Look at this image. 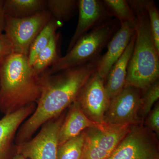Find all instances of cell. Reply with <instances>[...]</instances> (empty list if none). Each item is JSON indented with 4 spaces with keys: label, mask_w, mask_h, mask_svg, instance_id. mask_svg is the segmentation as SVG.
Segmentation results:
<instances>
[{
    "label": "cell",
    "mask_w": 159,
    "mask_h": 159,
    "mask_svg": "<svg viewBox=\"0 0 159 159\" xmlns=\"http://www.w3.org/2000/svg\"><path fill=\"white\" fill-rule=\"evenodd\" d=\"M106 8L112 17L119 21L120 25L126 22H133L135 16L126 0H103Z\"/></svg>",
    "instance_id": "ffe728a7"
},
{
    "label": "cell",
    "mask_w": 159,
    "mask_h": 159,
    "mask_svg": "<svg viewBox=\"0 0 159 159\" xmlns=\"http://www.w3.org/2000/svg\"><path fill=\"white\" fill-rule=\"evenodd\" d=\"M128 1L135 16V41L129 63L125 86L145 92L159 77V52L151 32L146 0Z\"/></svg>",
    "instance_id": "7a4b0ae2"
},
{
    "label": "cell",
    "mask_w": 159,
    "mask_h": 159,
    "mask_svg": "<svg viewBox=\"0 0 159 159\" xmlns=\"http://www.w3.org/2000/svg\"><path fill=\"white\" fill-rule=\"evenodd\" d=\"M107 159H159L157 136L143 123L132 125Z\"/></svg>",
    "instance_id": "5b68a950"
},
{
    "label": "cell",
    "mask_w": 159,
    "mask_h": 159,
    "mask_svg": "<svg viewBox=\"0 0 159 159\" xmlns=\"http://www.w3.org/2000/svg\"><path fill=\"white\" fill-rule=\"evenodd\" d=\"M12 159H29L25 157L24 156L20 154L16 153L15 155L14 156V157L12 158Z\"/></svg>",
    "instance_id": "4316f807"
},
{
    "label": "cell",
    "mask_w": 159,
    "mask_h": 159,
    "mask_svg": "<svg viewBox=\"0 0 159 159\" xmlns=\"http://www.w3.org/2000/svg\"><path fill=\"white\" fill-rule=\"evenodd\" d=\"M79 17L77 28L70 40L67 52L84 34L98 26L112 19L102 1H78Z\"/></svg>",
    "instance_id": "30bf717a"
},
{
    "label": "cell",
    "mask_w": 159,
    "mask_h": 159,
    "mask_svg": "<svg viewBox=\"0 0 159 159\" xmlns=\"http://www.w3.org/2000/svg\"><path fill=\"white\" fill-rule=\"evenodd\" d=\"M66 114L49 120L36 136L16 145V153L29 159H57L58 135Z\"/></svg>",
    "instance_id": "52a82bcc"
},
{
    "label": "cell",
    "mask_w": 159,
    "mask_h": 159,
    "mask_svg": "<svg viewBox=\"0 0 159 159\" xmlns=\"http://www.w3.org/2000/svg\"><path fill=\"white\" fill-rule=\"evenodd\" d=\"M159 98V82L158 80L142 93L139 116L143 123Z\"/></svg>",
    "instance_id": "7402d4cb"
},
{
    "label": "cell",
    "mask_w": 159,
    "mask_h": 159,
    "mask_svg": "<svg viewBox=\"0 0 159 159\" xmlns=\"http://www.w3.org/2000/svg\"><path fill=\"white\" fill-rule=\"evenodd\" d=\"M99 57L56 74L44 72L41 75V92L36 102V108L19 129L15 140L16 145L29 141L40 127L62 113L76 101L84 86L97 72Z\"/></svg>",
    "instance_id": "6da1fadb"
},
{
    "label": "cell",
    "mask_w": 159,
    "mask_h": 159,
    "mask_svg": "<svg viewBox=\"0 0 159 159\" xmlns=\"http://www.w3.org/2000/svg\"><path fill=\"white\" fill-rule=\"evenodd\" d=\"M62 24L52 17L47 25L36 36L31 44L28 55L30 65H33L39 54L48 45L56 34L57 29L62 27Z\"/></svg>",
    "instance_id": "e0dca14e"
},
{
    "label": "cell",
    "mask_w": 159,
    "mask_h": 159,
    "mask_svg": "<svg viewBox=\"0 0 159 159\" xmlns=\"http://www.w3.org/2000/svg\"><path fill=\"white\" fill-rule=\"evenodd\" d=\"M68 108L60 128L57 139L58 146L98 123L91 121L86 116L77 100Z\"/></svg>",
    "instance_id": "5bb4252c"
},
{
    "label": "cell",
    "mask_w": 159,
    "mask_h": 159,
    "mask_svg": "<svg viewBox=\"0 0 159 159\" xmlns=\"http://www.w3.org/2000/svg\"><path fill=\"white\" fill-rule=\"evenodd\" d=\"M47 10L46 0H4L5 16L24 18Z\"/></svg>",
    "instance_id": "2e32d148"
},
{
    "label": "cell",
    "mask_w": 159,
    "mask_h": 159,
    "mask_svg": "<svg viewBox=\"0 0 159 159\" xmlns=\"http://www.w3.org/2000/svg\"><path fill=\"white\" fill-rule=\"evenodd\" d=\"M135 33L123 54L111 68L105 81V87L110 99L125 87L129 63L133 51Z\"/></svg>",
    "instance_id": "9a60e30c"
},
{
    "label": "cell",
    "mask_w": 159,
    "mask_h": 159,
    "mask_svg": "<svg viewBox=\"0 0 159 159\" xmlns=\"http://www.w3.org/2000/svg\"><path fill=\"white\" fill-rule=\"evenodd\" d=\"M148 13L151 32L157 50L159 52V12L153 1H146L145 5Z\"/></svg>",
    "instance_id": "603a6c76"
},
{
    "label": "cell",
    "mask_w": 159,
    "mask_h": 159,
    "mask_svg": "<svg viewBox=\"0 0 159 159\" xmlns=\"http://www.w3.org/2000/svg\"><path fill=\"white\" fill-rule=\"evenodd\" d=\"M135 33V21L120 25L107 45V50L99 57L97 72L105 81L114 64L121 57Z\"/></svg>",
    "instance_id": "7c38bea8"
},
{
    "label": "cell",
    "mask_w": 159,
    "mask_h": 159,
    "mask_svg": "<svg viewBox=\"0 0 159 159\" xmlns=\"http://www.w3.org/2000/svg\"><path fill=\"white\" fill-rule=\"evenodd\" d=\"M4 0H0V34H3L5 26V17L3 11Z\"/></svg>",
    "instance_id": "484cf974"
},
{
    "label": "cell",
    "mask_w": 159,
    "mask_h": 159,
    "mask_svg": "<svg viewBox=\"0 0 159 159\" xmlns=\"http://www.w3.org/2000/svg\"><path fill=\"white\" fill-rule=\"evenodd\" d=\"M58 34H55L48 46L39 54L32 66L39 75H41L59 59Z\"/></svg>",
    "instance_id": "ac0fdd59"
},
{
    "label": "cell",
    "mask_w": 159,
    "mask_h": 159,
    "mask_svg": "<svg viewBox=\"0 0 159 159\" xmlns=\"http://www.w3.org/2000/svg\"><path fill=\"white\" fill-rule=\"evenodd\" d=\"M36 103L24 107L0 119V159H12L16 154V136L20 126L34 112Z\"/></svg>",
    "instance_id": "8fae6325"
},
{
    "label": "cell",
    "mask_w": 159,
    "mask_h": 159,
    "mask_svg": "<svg viewBox=\"0 0 159 159\" xmlns=\"http://www.w3.org/2000/svg\"><path fill=\"white\" fill-rule=\"evenodd\" d=\"M78 9L77 0H48L47 10L51 17L63 23L74 16Z\"/></svg>",
    "instance_id": "d6986e66"
},
{
    "label": "cell",
    "mask_w": 159,
    "mask_h": 159,
    "mask_svg": "<svg viewBox=\"0 0 159 159\" xmlns=\"http://www.w3.org/2000/svg\"><path fill=\"white\" fill-rule=\"evenodd\" d=\"M142 93L133 86H125L110 99L104 121L111 125H134L143 123L139 116Z\"/></svg>",
    "instance_id": "ba28073f"
},
{
    "label": "cell",
    "mask_w": 159,
    "mask_h": 159,
    "mask_svg": "<svg viewBox=\"0 0 159 159\" xmlns=\"http://www.w3.org/2000/svg\"><path fill=\"white\" fill-rule=\"evenodd\" d=\"M110 99L106 90L105 81L96 72L84 86L76 100L90 120L101 123L104 122V115Z\"/></svg>",
    "instance_id": "9c48e42d"
},
{
    "label": "cell",
    "mask_w": 159,
    "mask_h": 159,
    "mask_svg": "<svg viewBox=\"0 0 159 159\" xmlns=\"http://www.w3.org/2000/svg\"><path fill=\"white\" fill-rule=\"evenodd\" d=\"M84 131L58 146L57 159H80L84 146Z\"/></svg>",
    "instance_id": "44dd1931"
},
{
    "label": "cell",
    "mask_w": 159,
    "mask_h": 159,
    "mask_svg": "<svg viewBox=\"0 0 159 159\" xmlns=\"http://www.w3.org/2000/svg\"><path fill=\"white\" fill-rule=\"evenodd\" d=\"M120 26L118 20L112 19L91 30L80 38L64 56L60 57L45 72L50 74H56L99 58L100 53Z\"/></svg>",
    "instance_id": "277c9868"
},
{
    "label": "cell",
    "mask_w": 159,
    "mask_h": 159,
    "mask_svg": "<svg viewBox=\"0 0 159 159\" xmlns=\"http://www.w3.org/2000/svg\"><path fill=\"white\" fill-rule=\"evenodd\" d=\"M145 126L159 136V104L157 102L145 119Z\"/></svg>",
    "instance_id": "cb8c5ba5"
},
{
    "label": "cell",
    "mask_w": 159,
    "mask_h": 159,
    "mask_svg": "<svg viewBox=\"0 0 159 159\" xmlns=\"http://www.w3.org/2000/svg\"><path fill=\"white\" fill-rule=\"evenodd\" d=\"M12 43L5 33L0 34V66L14 54Z\"/></svg>",
    "instance_id": "d4e9b609"
},
{
    "label": "cell",
    "mask_w": 159,
    "mask_h": 159,
    "mask_svg": "<svg viewBox=\"0 0 159 159\" xmlns=\"http://www.w3.org/2000/svg\"><path fill=\"white\" fill-rule=\"evenodd\" d=\"M129 125L98 123L84 130V143L111 153L130 129Z\"/></svg>",
    "instance_id": "4fadbf2b"
},
{
    "label": "cell",
    "mask_w": 159,
    "mask_h": 159,
    "mask_svg": "<svg viewBox=\"0 0 159 159\" xmlns=\"http://www.w3.org/2000/svg\"><path fill=\"white\" fill-rule=\"evenodd\" d=\"M40 77L28 56L12 54L0 66V111L8 115L36 103L41 92Z\"/></svg>",
    "instance_id": "3957f363"
},
{
    "label": "cell",
    "mask_w": 159,
    "mask_h": 159,
    "mask_svg": "<svg viewBox=\"0 0 159 159\" xmlns=\"http://www.w3.org/2000/svg\"><path fill=\"white\" fill-rule=\"evenodd\" d=\"M5 17V34L12 43L14 53L26 56L33 41L52 18L47 10L24 18Z\"/></svg>",
    "instance_id": "8992f818"
}]
</instances>
